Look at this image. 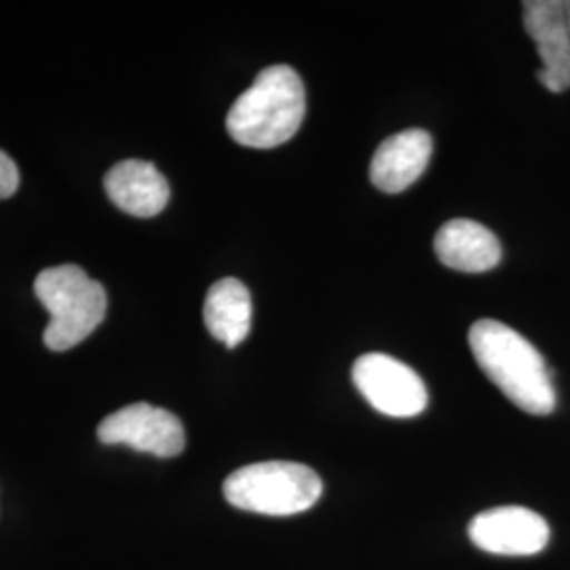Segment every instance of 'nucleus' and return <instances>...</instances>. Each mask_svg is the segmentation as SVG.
Segmentation results:
<instances>
[{
    "label": "nucleus",
    "instance_id": "obj_1",
    "mask_svg": "<svg viewBox=\"0 0 570 570\" xmlns=\"http://www.w3.org/2000/svg\"><path fill=\"white\" fill-rule=\"evenodd\" d=\"M469 346L478 366L515 406L534 416L553 412L550 370L522 334L501 322L480 320L469 330Z\"/></svg>",
    "mask_w": 570,
    "mask_h": 570
},
{
    "label": "nucleus",
    "instance_id": "obj_2",
    "mask_svg": "<svg viewBox=\"0 0 570 570\" xmlns=\"http://www.w3.org/2000/svg\"><path fill=\"white\" fill-rule=\"evenodd\" d=\"M306 94L298 72L285 63L265 68L235 100L228 136L247 148H275L292 140L305 121Z\"/></svg>",
    "mask_w": 570,
    "mask_h": 570
},
{
    "label": "nucleus",
    "instance_id": "obj_3",
    "mask_svg": "<svg viewBox=\"0 0 570 570\" xmlns=\"http://www.w3.org/2000/svg\"><path fill=\"white\" fill-rule=\"evenodd\" d=\"M35 294L49 313L42 341L51 351H68L82 343L106 315V292L81 266L45 268L35 282Z\"/></svg>",
    "mask_w": 570,
    "mask_h": 570
},
{
    "label": "nucleus",
    "instance_id": "obj_4",
    "mask_svg": "<svg viewBox=\"0 0 570 570\" xmlns=\"http://www.w3.org/2000/svg\"><path fill=\"white\" fill-rule=\"evenodd\" d=\"M223 490L226 501L237 510L296 515L320 501L324 482L313 469L301 463L266 461L233 471Z\"/></svg>",
    "mask_w": 570,
    "mask_h": 570
},
{
    "label": "nucleus",
    "instance_id": "obj_5",
    "mask_svg": "<svg viewBox=\"0 0 570 570\" xmlns=\"http://www.w3.org/2000/svg\"><path fill=\"white\" fill-rule=\"evenodd\" d=\"M353 383L370 406L393 419L416 416L429 404L423 379L385 353L362 355L353 364Z\"/></svg>",
    "mask_w": 570,
    "mask_h": 570
},
{
    "label": "nucleus",
    "instance_id": "obj_6",
    "mask_svg": "<svg viewBox=\"0 0 570 570\" xmlns=\"http://www.w3.org/2000/svg\"><path fill=\"white\" fill-rule=\"evenodd\" d=\"M98 438L102 444H125L159 459L178 456L186 446L184 425L176 414L150 404H131L106 416Z\"/></svg>",
    "mask_w": 570,
    "mask_h": 570
},
{
    "label": "nucleus",
    "instance_id": "obj_7",
    "mask_svg": "<svg viewBox=\"0 0 570 570\" xmlns=\"http://www.w3.org/2000/svg\"><path fill=\"white\" fill-rule=\"evenodd\" d=\"M469 539L475 548L497 556H534L550 543V527L529 508H494L469 522Z\"/></svg>",
    "mask_w": 570,
    "mask_h": 570
},
{
    "label": "nucleus",
    "instance_id": "obj_8",
    "mask_svg": "<svg viewBox=\"0 0 570 570\" xmlns=\"http://www.w3.org/2000/svg\"><path fill=\"white\" fill-rule=\"evenodd\" d=\"M524 28L534 41L543 68L539 81L551 94L570 87V30L564 2L530 0L524 2Z\"/></svg>",
    "mask_w": 570,
    "mask_h": 570
},
{
    "label": "nucleus",
    "instance_id": "obj_9",
    "mask_svg": "<svg viewBox=\"0 0 570 570\" xmlns=\"http://www.w3.org/2000/svg\"><path fill=\"white\" fill-rule=\"evenodd\" d=\"M433 153V140L425 129H406L387 138L379 146L370 164V180L389 193L397 195L416 183Z\"/></svg>",
    "mask_w": 570,
    "mask_h": 570
},
{
    "label": "nucleus",
    "instance_id": "obj_10",
    "mask_svg": "<svg viewBox=\"0 0 570 570\" xmlns=\"http://www.w3.org/2000/svg\"><path fill=\"white\" fill-rule=\"evenodd\" d=\"M104 188L112 204L136 218H153L169 202V184L164 174L140 159L115 165L104 178Z\"/></svg>",
    "mask_w": 570,
    "mask_h": 570
},
{
    "label": "nucleus",
    "instance_id": "obj_11",
    "mask_svg": "<svg viewBox=\"0 0 570 570\" xmlns=\"http://www.w3.org/2000/svg\"><path fill=\"white\" fill-rule=\"evenodd\" d=\"M442 265L461 273H487L501 263V244L487 226L473 220H450L435 235Z\"/></svg>",
    "mask_w": 570,
    "mask_h": 570
},
{
    "label": "nucleus",
    "instance_id": "obj_12",
    "mask_svg": "<svg viewBox=\"0 0 570 570\" xmlns=\"http://www.w3.org/2000/svg\"><path fill=\"white\" fill-rule=\"evenodd\" d=\"M204 322L209 334L223 345H242L252 330L249 289L235 277L216 282L205 296Z\"/></svg>",
    "mask_w": 570,
    "mask_h": 570
},
{
    "label": "nucleus",
    "instance_id": "obj_13",
    "mask_svg": "<svg viewBox=\"0 0 570 570\" xmlns=\"http://www.w3.org/2000/svg\"><path fill=\"white\" fill-rule=\"evenodd\" d=\"M20 186V169L16 161L0 150V199H9L16 195Z\"/></svg>",
    "mask_w": 570,
    "mask_h": 570
},
{
    "label": "nucleus",
    "instance_id": "obj_14",
    "mask_svg": "<svg viewBox=\"0 0 570 570\" xmlns=\"http://www.w3.org/2000/svg\"><path fill=\"white\" fill-rule=\"evenodd\" d=\"M564 11H567V23H569L570 30V2H564Z\"/></svg>",
    "mask_w": 570,
    "mask_h": 570
}]
</instances>
